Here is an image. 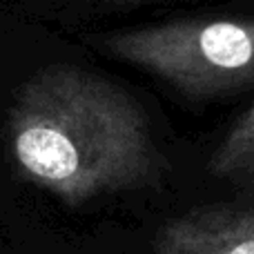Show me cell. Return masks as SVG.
<instances>
[{"label":"cell","mask_w":254,"mask_h":254,"mask_svg":"<svg viewBox=\"0 0 254 254\" xmlns=\"http://www.w3.org/2000/svg\"><path fill=\"white\" fill-rule=\"evenodd\" d=\"M7 134L18 172L69 205L149 188L165 170L145 107L80 67L31 76L9 112Z\"/></svg>","instance_id":"obj_1"},{"label":"cell","mask_w":254,"mask_h":254,"mask_svg":"<svg viewBox=\"0 0 254 254\" xmlns=\"http://www.w3.org/2000/svg\"><path fill=\"white\" fill-rule=\"evenodd\" d=\"M101 47L188 98L254 83V16L165 20L103 36Z\"/></svg>","instance_id":"obj_2"},{"label":"cell","mask_w":254,"mask_h":254,"mask_svg":"<svg viewBox=\"0 0 254 254\" xmlns=\"http://www.w3.org/2000/svg\"><path fill=\"white\" fill-rule=\"evenodd\" d=\"M154 254H254V207L205 205L172 216L154 237Z\"/></svg>","instance_id":"obj_3"},{"label":"cell","mask_w":254,"mask_h":254,"mask_svg":"<svg viewBox=\"0 0 254 254\" xmlns=\"http://www.w3.org/2000/svg\"><path fill=\"white\" fill-rule=\"evenodd\" d=\"M207 172L221 183L254 190V101L210 154Z\"/></svg>","instance_id":"obj_4"}]
</instances>
